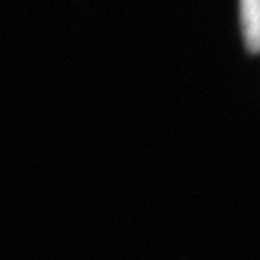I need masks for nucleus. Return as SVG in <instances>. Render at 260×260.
Listing matches in <instances>:
<instances>
[{
  "mask_svg": "<svg viewBox=\"0 0 260 260\" xmlns=\"http://www.w3.org/2000/svg\"><path fill=\"white\" fill-rule=\"evenodd\" d=\"M243 41L251 52H260V0H239Z\"/></svg>",
  "mask_w": 260,
  "mask_h": 260,
  "instance_id": "f257e3e1",
  "label": "nucleus"
}]
</instances>
